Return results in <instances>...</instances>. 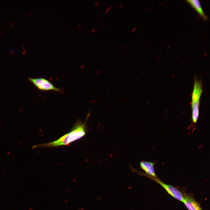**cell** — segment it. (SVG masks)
Returning <instances> with one entry per match:
<instances>
[{
  "mask_svg": "<svg viewBox=\"0 0 210 210\" xmlns=\"http://www.w3.org/2000/svg\"><path fill=\"white\" fill-rule=\"evenodd\" d=\"M89 116V113L83 122L80 120L78 119L70 131L58 139L48 143L35 145L33 146L32 148H55L61 146H68L71 143L80 139L86 134L87 122Z\"/></svg>",
  "mask_w": 210,
  "mask_h": 210,
  "instance_id": "cell-1",
  "label": "cell"
},
{
  "mask_svg": "<svg viewBox=\"0 0 210 210\" xmlns=\"http://www.w3.org/2000/svg\"><path fill=\"white\" fill-rule=\"evenodd\" d=\"M202 92L201 82L195 79L192 94V121L194 124L196 123L199 115L200 98Z\"/></svg>",
  "mask_w": 210,
  "mask_h": 210,
  "instance_id": "cell-2",
  "label": "cell"
},
{
  "mask_svg": "<svg viewBox=\"0 0 210 210\" xmlns=\"http://www.w3.org/2000/svg\"><path fill=\"white\" fill-rule=\"evenodd\" d=\"M29 80L38 90L41 91H54L62 93L63 90L56 87L50 81L43 78H28Z\"/></svg>",
  "mask_w": 210,
  "mask_h": 210,
  "instance_id": "cell-3",
  "label": "cell"
},
{
  "mask_svg": "<svg viewBox=\"0 0 210 210\" xmlns=\"http://www.w3.org/2000/svg\"><path fill=\"white\" fill-rule=\"evenodd\" d=\"M136 172L138 173L140 175L146 176L154 180L160 185L171 196L180 201L183 202V194L179 190L175 187L165 183L158 178H154L150 176L138 171H136Z\"/></svg>",
  "mask_w": 210,
  "mask_h": 210,
  "instance_id": "cell-4",
  "label": "cell"
},
{
  "mask_svg": "<svg viewBox=\"0 0 210 210\" xmlns=\"http://www.w3.org/2000/svg\"><path fill=\"white\" fill-rule=\"evenodd\" d=\"M183 195V202L188 210H203L199 203L193 197L186 194Z\"/></svg>",
  "mask_w": 210,
  "mask_h": 210,
  "instance_id": "cell-5",
  "label": "cell"
},
{
  "mask_svg": "<svg viewBox=\"0 0 210 210\" xmlns=\"http://www.w3.org/2000/svg\"><path fill=\"white\" fill-rule=\"evenodd\" d=\"M140 164L141 168L146 173L145 174L153 177L158 178L154 170V162L143 161L140 162Z\"/></svg>",
  "mask_w": 210,
  "mask_h": 210,
  "instance_id": "cell-6",
  "label": "cell"
},
{
  "mask_svg": "<svg viewBox=\"0 0 210 210\" xmlns=\"http://www.w3.org/2000/svg\"><path fill=\"white\" fill-rule=\"evenodd\" d=\"M186 1L195 10L204 20H208L207 17L203 11L199 0H188Z\"/></svg>",
  "mask_w": 210,
  "mask_h": 210,
  "instance_id": "cell-7",
  "label": "cell"
},
{
  "mask_svg": "<svg viewBox=\"0 0 210 210\" xmlns=\"http://www.w3.org/2000/svg\"><path fill=\"white\" fill-rule=\"evenodd\" d=\"M109 9H110L109 7H108L106 9V12L107 13Z\"/></svg>",
  "mask_w": 210,
  "mask_h": 210,
  "instance_id": "cell-8",
  "label": "cell"
},
{
  "mask_svg": "<svg viewBox=\"0 0 210 210\" xmlns=\"http://www.w3.org/2000/svg\"><path fill=\"white\" fill-rule=\"evenodd\" d=\"M95 28H93V29L92 30V33L94 32L95 31Z\"/></svg>",
  "mask_w": 210,
  "mask_h": 210,
  "instance_id": "cell-9",
  "label": "cell"
},
{
  "mask_svg": "<svg viewBox=\"0 0 210 210\" xmlns=\"http://www.w3.org/2000/svg\"><path fill=\"white\" fill-rule=\"evenodd\" d=\"M98 1H96L95 3V6H96L97 5V4H98Z\"/></svg>",
  "mask_w": 210,
  "mask_h": 210,
  "instance_id": "cell-10",
  "label": "cell"
},
{
  "mask_svg": "<svg viewBox=\"0 0 210 210\" xmlns=\"http://www.w3.org/2000/svg\"><path fill=\"white\" fill-rule=\"evenodd\" d=\"M135 29H136V27H134V28H133V29H132V32H134V30H135Z\"/></svg>",
  "mask_w": 210,
  "mask_h": 210,
  "instance_id": "cell-11",
  "label": "cell"
},
{
  "mask_svg": "<svg viewBox=\"0 0 210 210\" xmlns=\"http://www.w3.org/2000/svg\"><path fill=\"white\" fill-rule=\"evenodd\" d=\"M25 52H26V51H25V50H24L23 51L22 54H25Z\"/></svg>",
  "mask_w": 210,
  "mask_h": 210,
  "instance_id": "cell-12",
  "label": "cell"
},
{
  "mask_svg": "<svg viewBox=\"0 0 210 210\" xmlns=\"http://www.w3.org/2000/svg\"><path fill=\"white\" fill-rule=\"evenodd\" d=\"M113 6V5H111V6H110V8H110V9H111V8H112Z\"/></svg>",
  "mask_w": 210,
  "mask_h": 210,
  "instance_id": "cell-13",
  "label": "cell"
},
{
  "mask_svg": "<svg viewBox=\"0 0 210 210\" xmlns=\"http://www.w3.org/2000/svg\"><path fill=\"white\" fill-rule=\"evenodd\" d=\"M123 4H120V7H119V8H121L122 7V6H123Z\"/></svg>",
  "mask_w": 210,
  "mask_h": 210,
  "instance_id": "cell-14",
  "label": "cell"
},
{
  "mask_svg": "<svg viewBox=\"0 0 210 210\" xmlns=\"http://www.w3.org/2000/svg\"><path fill=\"white\" fill-rule=\"evenodd\" d=\"M14 24V22H13L11 24L12 26H13Z\"/></svg>",
  "mask_w": 210,
  "mask_h": 210,
  "instance_id": "cell-15",
  "label": "cell"
},
{
  "mask_svg": "<svg viewBox=\"0 0 210 210\" xmlns=\"http://www.w3.org/2000/svg\"><path fill=\"white\" fill-rule=\"evenodd\" d=\"M12 49H10V50H9V52H10V53H11V52H12Z\"/></svg>",
  "mask_w": 210,
  "mask_h": 210,
  "instance_id": "cell-16",
  "label": "cell"
},
{
  "mask_svg": "<svg viewBox=\"0 0 210 210\" xmlns=\"http://www.w3.org/2000/svg\"><path fill=\"white\" fill-rule=\"evenodd\" d=\"M127 47V46H124V48L125 49H126V48Z\"/></svg>",
  "mask_w": 210,
  "mask_h": 210,
  "instance_id": "cell-17",
  "label": "cell"
},
{
  "mask_svg": "<svg viewBox=\"0 0 210 210\" xmlns=\"http://www.w3.org/2000/svg\"><path fill=\"white\" fill-rule=\"evenodd\" d=\"M31 15V13H29L28 14V16L29 17Z\"/></svg>",
  "mask_w": 210,
  "mask_h": 210,
  "instance_id": "cell-18",
  "label": "cell"
},
{
  "mask_svg": "<svg viewBox=\"0 0 210 210\" xmlns=\"http://www.w3.org/2000/svg\"><path fill=\"white\" fill-rule=\"evenodd\" d=\"M98 19H99L98 18H96V20H95V22H97V20H98Z\"/></svg>",
  "mask_w": 210,
  "mask_h": 210,
  "instance_id": "cell-19",
  "label": "cell"
},
{
  "mask_svg": "<svg viewBox=\"0 0 210 210\" xmlns=\"http://www.w3.org/2000/svg\"><path fill=\"white\" fill-rule=\"evenodd\" d=\"M104 23H103L102 24V25H101V26H102V27L103 26V25H104Z\"/></svg>",
  "mask_w": 210,
  "mask_h": 210,
  "instance_id": "cell-20",
  "label": "cell"
},
{
  "mask_svg": "<svg viewBox=\"0 0 210 210\" xmlns=\"http://www.w3.org/2000/svg\"><path fill=\"white\" fill-rule=\"evenodd\" d=\"M80 24L79 25L78 27V28H79V27H80Z\"/></svg>",
  "mask_w": 210,
  "mask_h": 210,
  "instance_id": "cell-21",
  "label": "cell"
},
{
  "mask_svg": "<svg viewBox=\"0 0 210 210\" xmlns=\"http://www.w3.org/2000/svg\"><path fill=\"white\" fill-rule=\"evenodd\" d=\"M14 52V51H12V52H11V54H13Z\"/></svg>",
  "mask_w": 210,
  "mask_h": 210,
  "instance_id": "cell-22",
  "label": "cell"
},
{
  "mask_svg": "<svg viewBox=\"0 0 210 210\" xmlns=\"http://www.w3.org/2000/svg\"><path fill=\"white\" fill-rule=\"evenodd\" d=\"M2 32H3V31H2V30H1V31H0V33H1V34L2 33Z\"/></svg>",
  "mask_w": 210,
  "mask_h": 210,
  "instance_id": "cell-23",
  "label": "cell"
},
{
  "mask_svg": "<svg viewBox=\"0 0 210 210\" xmlns=\"http://www.w3.org/2000/svg\"><path fill=\"white\" fill-rule=\"evenodd\" d=\"M24 45H23V46H22V49H23V48H24Z\"/></svg>",
  "mask_w": 210,
  "mask_h": 210,
  "instance_id": "cell-24",
  "label": "cell"
},
{
  "mask_svg": "<svg viewBox=\"0 0 210 210\" xmlns=\"http://www.w3.org/2000/svg\"><path fill=\"white\" fill-rule=\"evenodd\" d=\"M128 48H129V47H128V46H127V48H126V50H127Z\"/></svg>",
  "mask_w": 210,
  "mask_h": 210,
  "instance_id": "cell-25",
  "label": "cell"
},
{
  "mask_svg": "<svg viewBox=\"0 0 210 210\" xmlns=\"http://www.w3.org/2000/svg\"><path fill=\"white\" fill-rule=\"evenodd\" d=\"M106 14H107V13H106V12H105V15H106Z\"/></svg>",
  "mask_w": 210,
  "mask_h": 210,
  "instance_id": "cell-26",
  "label": "cell"
},
{
  "mask_svg": "<svg viewBox=\"0 0 210 210\" xmlns=\"http://www.w3.org/2000/svg\"><path fill=\"white\" fill-rule=\"evenodd\" d=\"M138 36V34H136V36Z\"/></svg>",
  "mask_w": 210,
  "mask_h": 210,
  "instance_id": "cell-27",
  "label": "cell"
},
{
  "mask_svg": "<svg viewBox=\"0 0 210 210\" xmlns=\"http://www.w3.org/2000/svg\"><path fill=\"white\" fill-rule=\"evenodd\" d=\"M128 53H129V52H127V54H128Z\"/></svg>",
  "mask_w": 210,
  "mask_h": 210,
  "instance_id": "cell-28",
  "label": "cell"
}]
</instances>
